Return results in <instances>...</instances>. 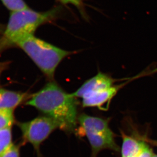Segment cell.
Listing matches in <instances>:
<instances>
[{"mask_svg": "<svg viewBox=\"0 0 157 157\" xmlns=\"http://www.w3.org/2000/svg\"><path fill=\"white\" fill-rule=\"evenodd\" d=\"M25 104L53 119L64 132L70 133L75 130L78 117L76 98L54 80L49 81L41 90L30 95Z\"/></svg>", "mask_w": 157, "mask_h": 157, "instance_id": "1", "label": "cell"}, {"mask_svg": "<svg viewBox=\"0 0 157 157\" xmlns=\"http://www.w3.org/2000/svg\"><path fill=\"white\" fill-rule=\"evenodd\" d=\"M61 10L55 7L46 12H37L30 8L11 13L6 29L0 40V51L33 35L40 25L54 21Z\"/></svg>", "mask_w": 157, "mask_h": 157, "instance_id": "2", "label": "cell"}, {"mask_svg": "<svg viewBox=\"0 0 157 157\" xmlns=\"http://www.w3.org/2000/svg\"><path fill=\"white\" fill-rule=\"evenodd\" d=\"M16 46L31 58L49 81L54 80L55 71L63 59L74 53L61 49L34 35L21 40Z\"/></svg>", "mask_w": 157, "mask_h": 157, "instance_id": "3", "label": "cell"}, {"mask_svg": "<svg viewBox=\"0 0 157 157\" xmlns=\"http://www.w3.org/2000/svg\"><path fill=\"white\" fill-rule=\"evenodd\" d=\"M78 121L91 144V157H96L99 151L106 149L119 151L115 135L109 127L108 120L83 113L78 116Z\"/></svg>", "mask_w": 157, "mask_h": 157, "instance_id": "4", "label": "cell"}, {"mask_svg": "<svg viewBox=\"0 0 157 157\" xmlns=\"http://www.w3.org/2000/svg\"><path fill=\"white\" fill-rule=\"evenodd\" d=\"M23 142L33 146L38 154L42 144L56 129H59L58 123L46 116H38L26 122H18Z\"/></svg>", "mask_w": 157, "mask_h": 157, "instance_id": "5", "label": "cell"}, {"mask_svg": "<svg viewBox=\"0 0 157 157\" xmlns=\"http://www.w3.org/2000/svg\"><path fill=\"white\" fill-rule=\"evenodd\" d=\"M115 82V79L108 74L99 72L96 75L86 80L72 94L76 98L82 99L88 95L102 92L112 87Z\"/></svg>", "mask_w": 157, "mask_h": 157, "instance_id": "6", "label": "cell"}, {"mask_svg": "<svg viewBox=\"0 0 157 157\" xmlns=\"http://www.w3.org/2000/svg\"><path fill=\"white\" fill-rule=\"evenodd\" d=\"M123 85H115L102 92L88 95L82 98V106L84 107H98L107 109L111 100L115 96Z\"/></svg>", "mask_w": 157, "mask_h": 157, "instance_id": "7", "label": "cell"}, {"mask_svg": "<svg viewBox=\"0 0 157 157\" xmlns=\"http://www.w3.org/2000/svg\"><path fill=\"white\" fill-rule=\"evenodd\" d=\"M30 95L26 92L0 89V110L14 111L19 105L25 104Z\"/></svg>", "mask_w": 157, "mask_h": 157, "instance_id": "8", "label": "cell"}, {"mask_svg": "<svg viewBox=\"0 0 157 157\" xmlns=\"http://www.w3.org/2000/svg\"><path fill=\"white\" fill-rule=\"evenodd\" d=\"M122 157H133L139 153L147 145L146 141L130 136L122 132Z\"/></svg>", "mask_w": 157, "mask_h": 157, "instance_id": "9", "label": "cell"}, {"mask_svg": "<svg viewBox=\"0 0 157 157\" xmlns=\"http://www.w3.org/2000/svg\"><path fill=\"white\" fill-rule=\"evenodd\" d=\"M13 144L12 127L0 130V156Z\"/></svg>", "mask_w": 157, "mask_h": 157, "instance_id": "10", "label": "cell"}, {"mask_svg": "<svg viewBox=\"0 0 157 157\" xmlns=\"http://www.w3.org/2000/svg\"><path fill=\"white\" fill-rule=\"evenodd\" d=\"M15 122L14 111L0 110V130L12 127Z\"/></svg>", "mask_w": 157, "mask_h": 157, "instance_id": "11", "label": "cell"}, {"mask_svg": "<svg viewBox=\"0 0 157 157\" xmlns=\"http://www.w3.org/2000/svg\"><path fill=\"white\" fill-rule=\"evenodd\" d=\"M1 1L11 12L29 8L24 0H1Z\"/></svg>", "mask_w": 157, "mask_h": 157, "instance_id": "12", "label": "cell"}, {"mask_svg": "<svg viewBox=\"0 0 157 157\" xmlns=\"http://www.w3.org/2000/svg\"><path fill=\"white\" fill-rule=\"evenodd\" d=\"M64 5H72L77 8L83 17H85L84 4L82 0H57Z\"/></svg>", "mask_w": 157, "mask_h": 157, "instance_id": "13", "label": "cell"}, {"mask_svg": "<svg viewBox=\"0 0 157 157\" xmlns=\"http://www.w3.org/2000/svg\"><path fill=\"white\" fill-rule=\"evenodd\" d=\"M0 157H20V147L19 145L12 144Z\"/></svg>", "mask_w": 157, "mask_h": 157, "instance_id": "14", "label": "cell"}, {"mask_svg": "<svg viewBox=\"0 0 157 157\" xmlns=\"http://www.w3.org/2000/svg\"><path fill=\"white\" fill-rule=\"evenodd\" d=\"M154 154L153 150L147 144L139 153L133 157H152Z\"/></svg>", "mask_w": 157, "mask_h": 157, "instance_id": "15", "label": "cell"}, {"mask_svg": "<svg viewBox=\"0 0 157 157\" xmlns=\"http://www.w3.org/2000/svg\"><path fill=\"white\" fill-rule=\"evenodd\" d=\"M146 141L148 142V143H150V144H151V145L157 147V140H151L147 139Z\"/></svg>", "mask_w": 157, "mask_h": 157, "instance_id": "16", "label": "cell"}, {"mask_svg": "<svg viewBox=\"0 0 157 157\" xmlns=\"http://www.w3.org/2000/svg\"><path fill=\"white\" fill-rule=\"evenodd\" d=\"M152 157H157V155L154 154V155H153V156Z\"/></svg>", "mask_w": 157, "mask_h": 157, "instance_id": "17", "label": "cell"}, {"mask_svg": "<svg viewBox=\"0 0 157 157\" xmlns=\"http://www.w3.org/2000/svg\"><path fill=\"white\" fill-rule=\"evenodd\" d=\"M0 72H1V68H0Z\"/></svg>", "mask_w": 157, "mask_h": 157, "instance_id": "18", "label": "cell"}]
</instances>
